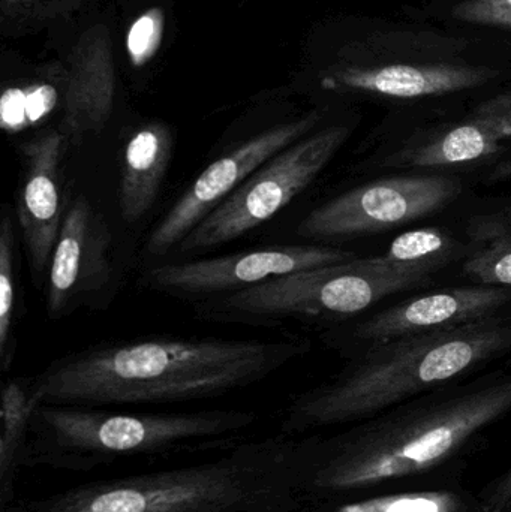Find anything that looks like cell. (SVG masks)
<instances>
[{"label": "cell", "instance_id": "cell-3", "mask_svg": "<svg viewBox=\"0 0 511 512\" xmlns=\"http://www.w3.org/2000/svg\"><path fill=\"white\" fill-rule=\"evenodd\" d=\"M299 439H243L218 457L182 468L89 481L0 512H297Z\"/></svg>", "mask_w": 511, "mask_h": 512}, {"label": "cell", "instance_id": "cell-8", "mask_svg": "<svg viewBox=\"0 0 511 512\" xmlns=\"http://www.w3.org/2000/svg\"><path fill=\"white\" fill-rule=\"evenodd\" d=\"M461 183L446 176H402L351 189L305 216L297 234L330 240L380 233L449 206Z\"/></svg>", "mask_w": 511, "mask_h": 512}, {"label": "cell", "instance_id": "cell-26", "mask_svg": "<svg viewBox=\"0 0 511 512\" xmlns=\"http://www.w3.org/2000/svg\"><path fill=\"white\" fill-rule=\"evenodd\" d=\"M452 15L464 23L511 29V0H465Z\"/></svg>", "mask_w": 511, "mask_h": 512}, {"label": "cell", "instance_id": "cell-1", "mask_svg": "<svg viewBox=\"0 0 511 512\" xmlns=\"http://www.w3.org/2000/svg\"><path fill=\"white\" fill-rule=\"evenodd\" d=\"M299 339L152 337L104 343L48 364L32 379L47 405H167L260 384L305 354Z\"/></svg>", "mask_w": 511, "mask_h": 512}, {"label": "cell", "instance_id": "cell-9", "mask_svg": "<svg viewBox=\"0 0 511 512\" xmlns=\"http://www.w3.org/2000/svg\"><path fill=\"white\" fill-rule=\"evenodd\" d=\"M320 117L318 111H311L297 119L278 123L222 153L201 171L170 212L153 228L147 239L146 254L161 258L176 251L182 240L261 165L311 134Z\"/></svg>", "mask_w": 511, "mask_h": 512}, {"label": "cell", "instance_id": "cell-10", "mask_svg": "<svg viewBox=\"0 0 511 512\" xmlns=\"http://www.w3.org/2000/svg\"><path fill=\"white\" fill-rule=\"evenodd\" d=\"M330 246L276 245L216 258L167 262L150 267L141 283L150 291L189 300H209L260 285L273 277L354 259Z\"/></svg>", "mask_w": 511, "mask_h": 512}, {"label": "cell", "instance_id": "cell-23", "mask_svg": "<svg viewBox=\"0 0 511 512\" xmlns=\"http://www.w3.org/2000/svg\"><path fill=\"white\" fill-rule=\"evenodd\" d=\"M488 242L465 261L464 273L482 285L511 288V230H492Z\"/></svg>", "mask_w": 511, "mask_h": 512}, {"label": "cell", "instance_id": "cell-27", "mask_svg": "<svg viewBox=\"0 0 511 512\" xmlns=\"http://www.w3.org/2000/svg\"><path fill=\"white\" fill-rule=\"evenodd\" d=\"M470 512H492V511L485 510V508H483V505H482V507L477 508V510L470 511Z\"/></svg>", "mask_w": 511, "mask_h": 512}, {"label": "cell", "instance_id": "cell-7", "mask_svg": "<svg viewBox=\"0 0 511 512\" xmlns=\"http://www.w3.org/2000/svg\"><path fill=\"white\" fill-rule=\"evenodd\" d=\"M350 134L348 126H329L273 156L204 218L177 252L195 255L221 248L270 221L320 176Z\"/></svg>", "mask_w": 511, "mask_h": 512}, {"label": "cell", "instance_id": "cell-2", "mask_svg": "<svg viewBox=\"0 0 511 512\" xmlns=\"http://www.w3.org/2000/svg\"><path fill=\"white\" fill-rule=\"evenodd\" d=\"M511 412V375L399 405L333 435L299 439L303 504L374 495L464 453Z\"/></svg>", "mask_w": 511, "mask_h": 512}, {"label": "cell", "instance_id": "cell-11", "mask_svg": "<svg viewBox=\"0 0 511 512\" xmlns=\"http://www.w3.org/2000/svg\"><path fill=\"white\" fill-rule=\"evenodd\" d=\"M116 279L113 236L104 215L86 195L66 207L48 267L45 306L51 319L98 303Z\"/></svg>", "mask_w": 511, "mask_h": 512}, {"label": "cell", "instance_id": "cell-16", "mask_svg": "<svg viewBox=\"0 0 511 512\" xmlns=\"http://www.w3.org/2000/svg\"><path fill=\"white\" fill-rule=\"evenodd\" d=\"M511 140V92L479 105L470 119L407 150L390 162L398 167L438 168L468 164L495 155Z\"/></svg>", "mask_w": 511, "mask_h": 512}, {"label": "cell", "instance_id": "cell-5", "mask_svg": "<svg viewBox=\"0 0 511 512\" xmlns=\"http://www.w3.org/2000/svg\"><path fill=\"white\" fill-rule=\"evenodd\" d=\"M257 421V412L240 409L135 414L41 403L21 466L86 474L125 460L222 454Z\"/></svg>", "mask_w": 511, "mask_h": 512}, {"label": "cell", "instance_id": "cell-13", "mask_svg": "<svg viewBox=\"0 0 511 512\" xmlns=\"http://www.w3.org/2000/svg\"><path fill=\"white\" fill-rule=\"evenodd\" d=\"M62 132L80 144L104 131L116 101V65L107 27L98 24L81 33L60 78Z\"/></svg>", "mask_w": 511, "mask_h": 512}, {"label": "cell", "instance_id": "cell-4", "mask_svg": "<svg viewBox=\"0 0 511 512\" xmlns=\"http://www.w3.org/2000/svg\"><path fill=\"white\" fill-rule=\"evenodd\" d=\"M511 349V319L489 318L399 337L291 399L281 435L347 426L383 414Z\"/></svg>", "mask_w": 511, "mask_h": 512}, {"label": "cell", "instance_id": "cell-24", "mask_svg": "<svg viewBox=\"0 0 511 512\" xmlns=\"http://www.w3.org/2000/svg\"><path fill=\"white\" fill-rule=\"evenodd\" d=\"M165 18L161 9H149L132 23L128 35V53L135 65L149 62L164 35Z\"/></svg>", "mask_w": 511, "mask_h": 512}, {"label": "cell", "instance_id": "cell-14", "mask_svg": "<svg viewBox=\"0 0 511 512\" xmlns=\"http://www.w3.org/2000/svg\"><path fill=\"white\" fill-rule=\"evenodd\" d=\"M510 301L511 288L507 286L443 289L402 301L366 319L357 325L356 337L380 345L411 334L458 327L494 316Z\"/></svg>", "mask_w": 511, "mask_h": 512}, {"label": "cell", "instance_id": "cell-21", "mask_svg": "<svg viewBox=\"0 0 511 512\" xmlns=\"http://www.w3.org/2000/svg\"><path fill=\"white\" fill-rule=\"evenodd\" d=\"M90 0H0V26L6 35H24L62 23Z\"/></svg>", "mask_w": 511, "mask_h": 512}, {"label": "cell", "instance_id": "cell-15", "mask_svg": "<svg viewBox=\"0 0 511 512\" xmlns=\"http://www.w3.org/2000/svg\"><path fill=\"white\" fill-rule=\"evenodd\" d=\"M497 71L483 66L396 65L348 66L330 72L321 86L335 92H365L387 98L414 99L461 92L488 84Z\"/></svg>", "mask_w": 511, "mask_h": 512}, {"label": "cell", "instance_id": "cell-12", "mask_svg": "<svg viewBox=\"0 0 511 512\" xmlns=\"http://www.w3.org/2000/svg\"><path fill=\"white\" fill-rule=\"evenodd\" d=\"M66 137L50 129L21 146L17 222L29 255L35 282L50 267L51 255L65 219L63 209V155Z\"/></svg>", "mask_w": 511, "mask_h": 512}, {"label": "cell", "instance_id": "cell-22", "mask_svg": "<svg viewBox=\"0 0 511 512\" xmlns=\"http://www.w3.org/2000/svg\"><path fill=\"white\" fill-rule=\"evenodd\" d=\"M15 233L8 215L0 224V364L3 372L11 367L15 354Z\"/></svg>", "mask_w": 511, "mask_h": 512}, {"label": "cell", "instance_id": "cell-19", "mask_svg": "<svg viewBox=\"0 0 511 512\" xmlns=\"http://www.w3.org/2000/svg\"><path fill=\"white\" fill-rule=\"evenodd\" d=\"M480 507L479 495L465 490L425 489L342 501L308 502L297 512H470Z\"/></svg>", "mask_w": 511, "mask_h": 512}, {"label": "cell", "instance_id": "cell-17", "mask_svg": "<svg viewBox=\"0 0 511 512\" xmlns=\"http://www.w3.org/2000/svg\"><path fill=\"white\" fill-rule=\"evenodd\" d=\"M173 134L162 122L147 123L129 137L123 150L120 213L126 224H138L158 200L170 167Z\"/></svg>", "mask_w": 511, "mask_h": 512}, {"label": "cell", "instance_id": "cell-6", "mask_svg": "<svg viewBox=\"0 0 511 512\" xmlns=\"http://www.w3.org/2000/svg\"><path fill=\"white\" fill-rule=\"evenodd\" d=\"M429 280V274L393 267L380 256L354 258L273 277L233 294L198 301L195 315L204 321L245 325L353 315L384 297L425 285Z\"/></svg>", "mask_w": 511, "mask_h": 512}, {"label": "cell", "instance_id": "cell-18", "mask_svg": "<svg viewBox=\"0 0 511 512\" xmlns=\"http://www.w3.org/2000/svg\"><path fill=\"white\" fill-rule=\"evenodd\" d=\"M41 400L32 379H8L0 397V510L15 501L18 472L23 469L30 423Z\"/></svg>", "mask_w": 511, "mask_h": 512}, {"label": "cell", "instance_id": "cell-20", "mask_svg": "<svg viewBox=\"0 0 511 512\" xmlns=\"http://www.w3.org/2000/svg\"><path fill=\"white\" fill-rule=\"evenodd\" d=\"M456 249L458 243L446 231L440 228H420L396 237L380 258L386 264L402 270L431 274L446 265L455 255Z\"/></svg>", "mask_w": 511, "mask_h": 512}, {"label": "cell", "instance_id": "cell-25", "mask_svg": "<svg viewBox=\"0 0 511 512\" xmlns=\"http://www.w3.org/2000/svg\"><path fill=\"white\" fill-rule=\"evenodd\" d=\"M56 101V90L47 86V84H42V86L30 87V89L23 90V92L12 90V92L5 93L2 104L11 105V107H3V110L11 108L12 113L9 120L12 123L11 128H15L23 120L38 119L42 114L50 111Z\"/></svg>", "mask_w": 511, "mask_h": 512}]
</instances>
